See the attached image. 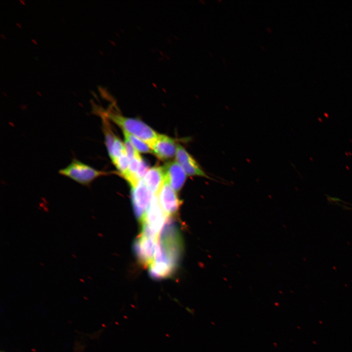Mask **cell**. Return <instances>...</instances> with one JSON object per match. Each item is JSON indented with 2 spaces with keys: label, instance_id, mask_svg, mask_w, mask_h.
<instances>
[{
  "label": "cell",
  "instance_id": "6da1fadb",
  "mask_svg": "<svg viewBox=\"0 0 352 352\" xmlns=\"http://www.w3.org/2000/svg\"><path fill=\"white\" fill-rule=\"evenodd\" d=\"M99 113L117 125L123 131L146 142L151 149L159 135V133L138 119L127 117L110 110L101 111Z\"/></svg>",
  "mask_w": 352,
  "mask_h": 352
},
{
  "label": "cell",
  "instance_id": "7a4b0ae2",
  "mask_svg": "<svg viewBox=\"0 0 352 352\" xmlns=\"http://www.w3.org/2000/svg\"><path fill=\"white\" fill-rule=\"evenodd\" d=\"M59 173L85 186H89L98 177L109 174V173L97 170L75 158L67 166L60 169Z\"/></svg>",
  "mask_w": 352,
  "mask_h": 352
},
{
  "label": "cell",
  "instance_id": "3957f363",
  "mask_svg": "<svg viewBox=\"0 0 352 352\" xmlns=\"http://www.w3.org/2000/svg\"><path fill=\"white\" fill-rule=\"evenodd\" d=\"M158 238L151 232L142 230L134 244L138 259L146 266H149L154 260Z\"/></svg>",
  "mask_w": 352,
  "mask_h": 352
},
{
  "label": "cell",
  "instance_id": "277c9868",
  "mask_svg": "<svg viewBox=\"0 0 352 352\" xmlns=\"http://www.w3.org/2000/svg\"><path fill=\"white\" fill-rule=\"evenodd\" d=\"M154 195L146 186L143 179L140 180L135 187L132 188L134 212L140 221L144 219Z\"/></svg>",
  "mask_w": 352,
  "mask_h": 352
},
{
  "label": "cell",
  "instance_id": "5b68a950",
  "mask_svg": "<svg viewBox=\"0 0 352 352\" xmlns=\"http://www.w3.org/2000/svg\"><path fill=\"white\" fill-rule=\"evenodd\" d=\"M168 217L162 209L157 195H154L145 217L141 221L157 234L159 233Z\"/></svg>",
  "mask_w": 352,
  "mask_h": 352
},
{
  "label": "cell",
  "instance_id": "8992f818",
  "mask_svg": "<svg viewBox=\"0 0 352 352\" xmlns=\"http://www.w3.org/2000/svg\"><path fill=\"white\" fill-rule=\"evenodd\" d=\"M159 204L166 215L175 214L179 209L180 201L176 192L166 180L157 194Z\"/></svg>",
  "mask_w": 352,
  "mask_h": 352
},
{
  "label": "cell",
  "instance_id": "52a82bcc",
  "mask_svg": "<svg viewBox=\"0 0 352 352\" xmlns=\"http://www.w3.org/2000/svg\"><path fill=\"white\" fill-rule=\"evenodd\" d=\"M176 161L181 166L187 176L210 178L193 157L181 145H178Z\"/></svg>",
  "mask_w": 352,
  "mask_h": 352
},
{
  "label": "cell",
  "instance_id": "ba28073f",
  "mask_svg": "<svg viewBox=\"0 0 352 352\" xmlns=\"http://www.w3.org/2000/svg\"><path fill=\"white\" fill-rule=\"evenodd\" d=\"M177 145L172 138L166 135H159L152 147L153 153L161 160H168L176 156Z\"/></svg>",
  "mask_w": 352,
  "mask_h": 352
},
{
  "label": "cell",
  "instance_id": "9c48e42d",
  "mask_svg": "<svg viewBox=\"0 0 352 352\" xmlns=\"http://www.w3.org/2000/svg\"><path fill=\"white\" fill-rule=\"evenodd\" d=\"M166 180L176 191H179L183 186L187 175L181 166L176 161L167 162L163 167Z\"/></svg>",
  "mask_w": 352,
  "mask_h": 352
},
{
  "label": "cell",
  "instance_id": "30bf717a",
  "mask_svg": "<svg viewBox=\"0 0 352 352\" xmlns=\"http://www.w3.org/2000/svg\"><path fill=\"white\" fill-rule=\"evenodd\" d=\"M143 180L154 195H157L166 181L163 167L155 166L149 168Z\"/></svg>",
  "mask_w": 352,
  "mask_h": 352
},
{
  "label": "cell",
  "instance_id": "8fae6325",
  "mask_svg": "<svg viewBox=\"0 0 352 352\" xmlns=\"http://www.w3.org/2000/svg\"><path fill=\"white\" fill-rule=\"evenodd\" d=\"M124 137L132 143L136 150L140 153H153L151 147L144 141L132 134L123 131Z\"/></svg>",
  "mask_w": 352,
  "mask_h": 352
},
{
  "label": "cell",
  "instance_id": "7c38bea8",
  "mask_svg": "<svg viewBox=\"0 0 352 352\" xmlns=\"http://www.w3.org/2000/svg\"><path fill=\"white\" fill-rule=\"evenodd\" d=\"M112 163L121 176L124 177L128 173L130 163V160L125 151L112 161Z\"/></svg>",
  "mask_w": 352,
  "mask_h": 352
},
{
  "label": "cell",
  "instance_id": "4fadbf2b",
  "mask_svg": "<svg viewBox=\"0 0 352 352\" xmlns=\"http://www.w3.org/2000/svg\"><path fill=\"white\" fill-rule=\"evenodd\" d=\"M107 151L109 157L112 162L125 151L124 144L117 136H116L112 145L107 149Z\"/></svg>",
  "mask_w": 352,
  "mask_h": 352
},
{
  "label": "cell",
  "instance_id": "5bb4252c",
  "mask_svg": "<svg viewBox=\"0 0 352 352\" xmlns=\"http://www.w3.org/2000/svg\"><path fill=\"white\" fill-rule=\"evenodd\" d=\"M124 144L125 152L130 160L133 158H142L139 153L136 150L130 140L126 137H125Z\"/></svg>",
  "mask_w": 352,
  "mask_h": 352
},
{
  "label": "cell",
  "instance_id": "9a60e30c",
  "mask_svg": "<svg viewBox=\"0 0 352 352\" xmlns=\"http://www.w3.org/2000/svg\"><path fill=\"white\" fill-rule=\"evenodd\" d=\"M346 208H347V209L352 210V204H350V206H349V207H346Z\"/></svg>",
  "mask_w": 352,
  "mask_h": 352
},
{
  "label": "cell",
  "instance_id": "2e32d148",
  "mask_svg": "<svg viewBox=\"0 0 352 352\" xmlns=\"http://www.w3.org/2000/svg\"><path fill=\"white\" fill-rule=\"evenodd\" d=\"M0 352H5L1 351Z\"/></svg>",
  "mask_w": 352,
  "mask_h": 352
}]
</instances>
